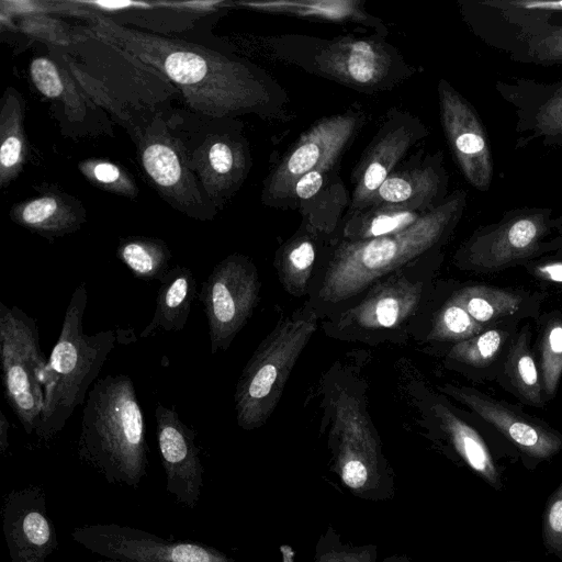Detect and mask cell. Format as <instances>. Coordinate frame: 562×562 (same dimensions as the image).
<instances>
[{"label":"cell","mask_w":562,"mask_h":562,"mask_svg":"<svg viewBox=\"0 0 562 562\" xmlns=\"http://www.w3.org/2000/svg\"><path fill=\"white\" fill-rule=\"evenodd\" d=\"M562 225L551 207L510 209L497 220L477 227L457 249L454 265L474 273H495L521 267L548 254L547 241Z\"/></svg>","instance_id":"cell-6"},{"label":"cell","mask_w":562,"mask_h":562,"mask_svg":"<svg viewBox=\"0 0 562 562\" xmlns=\"http://www.w3.org/2000/svg\"><path fill=\"white\" fill-rule=\"evenodd\" d=\"M499 97L515 113V148L538 143L546 147L562 146V78L539 81L512 77L495 81Z\"/></svg>","instance_id":"cell-17"},{"label":"cell","mask_w":562,"mask_h":562,"mask_svg":"<svg viewBox=\"0 0 562 562\" xmlns=\"http://www.w3.org/2000/svg\"><path fill=\"white\" fill-rule=\"evenodd\" d=\"M331 437L333 470L342 484L362 499H391L392 469L364 408L355 396L341 393L337 398Z\"/></svg>","instance_id":"cell-7"},{"label":"cell","mask_w":562,"mask_h":562,"mask_svg":"<svg viewBox=\"0 0 562 562\" xmlns=\"http://www.w3.org/2000/svg\"><path fill=\"white\" fill-rule=\"evenodd\" d=\"M485 328L449 295L437 311L427 339L451 346Z\"/></svg>","instance_id":"cell-38"},{"label":"cell","mask_w":562,"mask_h":562,"mask_svg":"<svg viewBox=\"0 0 562 562\" xmlns=\"http://www.w3.org/2000/svg\"><path fill=\"white\" fill-rule=\"evenodd\" d=\"M549 292L505 288L482 282L457 286L450 296L477 323L492 327L504 323L537 319Z\"/></svg>","instance_id":"cell-22"},{"label":"cell","mask_w":562,"mask_h":562,"mask_svg":"<svg viewBox=\"0 0 562 562\" xmlns=\"http://www.w3.org/2000/svg\"><path fill=\"white\" fill-rule=\"evenodd\" d=\"M316 328L315 311L304 308L280 323L255 350L234 394L236 419L241 429H257L271 416L296 360Z\"/></svg>","instance_id":"cell-5"},{"label":"cell","mask_w":562,"mask_h":562,"mask_svg":"<svg viewBox=\"0 0 562 562\" xmlns=\"http://www.w3.org/2000/svg\"><path fill=\"white\" fill-rule=\"evenodd\" d=\"M95 562H121V561H115V560H109V559H100Z\"/></svg>","instance_id":"cell-48"},{"label":"cell","mask_w":562,"mask_h":562,"mask_svg":"<svg viewBox=\"0 0 562 562\" xmlns=\"http://www.w3.org/2000/svg\"><path fill=\"white\" fill-rule=\"evenodd\" d=\"M78 168L91 184L102 190L127 198H134L138 193L133 177L114 162L90 158L79 162Z\"/></svg>","instance_id":"cell-39"},{"label":"cell","mask_w":562,"mask_h":562,"mask_svg":"<svg viewBox=\"0 0 562 562\" xmlns=\"http://www.w3.org/2000/svg\"><path fill=\"white\" fill-rule=\"evenodd\" d=\"M427 134L426 126L411 113L397 110L387 113L352 173L353 190L347 215L369 206L380 186Z\"/></svg>","instance_id":"cell-16"},{"label":"cell","mask_w":562,"mask_h":562,"mask_svg":"<svg viewBox=\"0 0 562 562\" xmlns=\"http://www.w3.org/2000/svg\"><path fill=\"white\" fill-rule=\"evenodd\" d=\"M70 68V72L74 75L76 80L83 87V89L89 92L93 98L98 97V103L104 108H106L109 111L113 112L117 116H120L124 122L132 125L133 123L130 122V117L125 111H122V108L117 104L116 101H113L111 97L105 92H103L99 87L100 85L89 75L83 72L79 67L75 66L72 63L67 61Z\"/></svg>","instance_id":"cell-44"},{"label":"cell","mask_w":562,"mask_h":562,"mask_svg":"<svg viewBox=\"0 0 562 562\" xmlns=\"http://www.w3.org/2000/svg\"><path fill=\"white\" fill-rule=\"evenodd\" d=\"M439 390L468 407L530 460H549L562 450V432L517 405L465 385L446 383Z\"/></svg>","instance_id":"cell-13"},{"label":"cell","mask_w":562,"mask_h":562,"mask_svg":"<svg viewBox=\"0 0 562 562\" xmlns=\"http://www.w3.org/2000/svg\"><path fill=\"white\" fill-rule=\"evenodd\" d=\"M313 68L355 89L382 90L408 74L393 48L373 37H345L315 49Z\"/></svg>","instance_id":"cell-14"},{"label":"cell","mask_w":562,"mask_h":562,"mask_svg":"<svg viewBox=\"0 0 562 562\" xmlns=\"http://www.w3.org/2000/svg\"><path fill=\"white\" fill-rule=\"evenodd\" d=\"M443 134L462 176L474 189L486 192L494 178V161L485 126L474 105L449 81L438 82Z\"/></svg>","instance_id":"cell-15"},{"label":"cell","mask_w":562,"mask_h":562,"mask_svg":"<svg viewBox=\"0 0 562 562\" xmlns=\"http://www.w3.org/2000/svg\"><path fill=\"white\" fill-rule=\"evenodd\" d=\"M116 256L135 278L144 281L160 282L170 270L171 251L161 239L144 236L121 238Z\"/></svg>","instance_id":"cell-34"},{"label":"cell","mask_w":562,"mask_h":562,"mask_svg":"<svg viewBox=\"0 0 562 562\" xmlns=\"http://www.w3.org/2000/svg\"><path fill=\"white\" fill-rule=\"evenodd\" d=\"M156 438L166 476V491L182 506L196 507L203 487L204 467L196 432L173 407L156 404Z\"/></svg>","instance_id":"cell-19"},{"label":"cell","mask_w":562,"mask_h":562,"mask_svg":"<svg viewBox=\"0 0 562 562\" xmlns=\"http://www.w3.org/2000/svg\"><path fill=\"white\" fill-rule=\"evenodd\" d=\"M537 361L547 401L555 397L562 378V311L541 312L535 319Z\"/></svg>","instance_id":"cell-30"},{"label":"cell","mask_w":562,"mask_h":562,"mask_svg":"<svg viewBox=\"0 0 562 562\" xmlns=\"http://www.w3.org/2000/svg\"><path fill=\"white\" fill-rule=\"evenodd\" d=\"M531 338V326L526 323L519 327L505 355L496 383L524 405L544 408L548 401Z\"/></svg>","instance_id":"cell-27"},{"label":"cell","mask_w":562,"mask_h":562,"mask_svg":"<svg viewBox=\"0 0 562 562\" xmlns=\"http://www.w3.org/2000/svg\"><path fill=\"white\" fill-rule=\"evenodd\" d=\"M88 305L85 282L74 290L65 312L60 334L52 349L44 374V407L34 435L41 441L55 438L75 409L86 402L89 389L115 347L116 333H83Z\"/></svg>","instance_id":"cell-4"},{"label":"cell","mask_w":562,"mask_h":562,"mask_svg":"<svg viewBox=\"0 0 562 562\" xmlns=\"http://www.w3.org/2000/svg\"><path fill=\"white\" fill-rule=\"evenodd\" d=\"M374 544L353 546L342 542L339 533L328 526L316 543L311 562H376Z\"/></svg>","instance_id":"cell-40"},{"label":"cell","mask_w":562,"mask_h":562,"mask_svg":"<svg viewBox=\"0 0 562 562\" xmlns=\"http://www.w3.org/2000/svg\"><path fill=\"white\" fill-rule=\"evenodd\" d=\"M0 362L4 396L27 435H34L44 407L47 359L40 349L36 319L0 302Z\"/></svg>","instance_id":"cell-8"},{"label":"cell","mask_w":562,"mask_h":562,"mask_svg":"<svg viewBox=\"0 0 562 562\" xmlns=\"http://www.w3.org/2000/svg\"><path fill=\"white\" fill-rule=\"evenodd\" d=\"M519 324L514 322L487 327L451 345L446 352L447 366L475 383L496 382Z\"/></svg>","instance_id":"cell-24"},{"label":"cell","mask_w":562,"mask_h":562,"mask_svg":"<svg viewBox=\"0 0 562 562\" xmlns=\"http://www.w3.org/2000/svg\"><path fill=\"white\" fill-rule=\"evenodd\" d=\"M10 216L18 225L50 241L78 231L86 221L80 203L60 193H44L16 203Z\"/></svg>","instance_id":"cell-26"},{"label":"cell","mask_w":562,"mask_h":562,"mask_svg":"<svg viewBox=\"0 0 562 562\" xmlns=\"http://www.w3.org/2000/svg\"><path fill=\"white\" fill-rule=\"evenodd\" d=\"M548 254L557 252L562 255V225L555 234L547 241Z\"/></svg>","instance_id":"cell-47"},{"label":"cell","mask_w":562,"mask_h":562,"mask_svg":"<svg viewBox=\"0 0 562 562\" xmlns=\"http://www.w3.org/2000/svg\"><path fill=\"white\" fill-rule=\"evenodd\" d=\"M510 60L539 66L562 65V24L552 26L548 32L531 40Z\"/></svg>","instance_id":"cell-41"},{"label":"cell","mask_w":562,"mask_h":562,"mask_svg":"<svg viewBox=\"0 0 562 562\" xmlns=\"http://www.w3.org/2000/svg\"><path fill=\"white\" fill-rule=\"evenodd\" d=\"M448 181L442 151L423 158L416 154L385 179L368 207L393 206L426 214L449 195Z\"/></svg>","instance_id":"cell-21"},{"label":"cell","mask_w":562,"mask_h":562,"mask_svg":"<svg viewBox=\"0 0 562 562\" xmlns=\"http://www.w3.org/2000/svg\"><path fill=\"white\" fill-rule=\"evenodd\" d=\"M432 408L439 428L457 456L492 487L499 490L501 473L474 419L463 417L446 401H437Z\"/></svg>","instance_id":"cell-25"},{"label":"cell","mask_w":562,"mask_h":562,"mask_svg":"<svg viewBox=\"0 0 562 562\" xmlns=\"http://www.w3.org/2000/svg\"><path fill=\"white\" fill-rule=\"evenodd\" d=\"M24 106L20 94L8 88L0 112V186H9L23 169L27 158Z\"/></svg>","instance_id":"cell-29"},{"label":"cell","mask_w":562,"mask_h":562,"mask_svg":"<svg viewBox=\"0 0 562 562\" xmlns=\"http://www.w3.org/2000/svg\"><path fill=\"white\" fill-rule=\"evenodd\" d=\"M467 203V191L457 189L400 233L366 240L341 239L323 274L321 300L326 303L348 300L409 261L439 250L453 234Z\"/></svg>","instance_id":"cell-2"},{"label":"cell","mask_w":562,"mask_h":562,"mask_svg":"<svg viewBox=\"0 0 562 562\" xmlns=\"http://www.w3.org/2000/svg\"><path fill=\"white\" fill-rule=\"evenodd\" d=\"M260 280L252 261L233 254L220 261L198 295L207 325L211 353L225 351L243 329L259 301Z\"/></svg>","instance_id":"cell-10"},{"label":"cell","mask_w":562,"mask_h":562,"mask_svg":"<svg viewBox=\"0 0 562 562\" xmlns=\"http://www.w3.org/2000/svg\"><path fill=\"white\" fill-rule=\"evenodd\" d=\"M247 7L272 12H284L303 18L328 21H357L375 25L373 18L363 11L358 1H277L244 3Z\"/></svg>","instance_id":"cell-35"},{"label":"cell","mask_w":562,"mask_h":562,"mask_svg":"<svg viewBox=\"0 0 562 562\" xmlns=\"http://www.w3.org/2000/svg\"><path fill=\"white\" fill-rule=\"evenodd\" d=\"M198 295L192 270L181 265L170 268L160 281L154 316L140 333V338L146 339L161 331L182 330Z\"/></svg>","instance_id":"cell-28"},{"label":"cell","mask_w":562,"mask_h":562,"mask_svg":"<svg viewBox=\"0 0 562 562\" xmlns=\"http://www.w3.org/2000/svg\"><path fill=\"white\" fill-rule=\"evenodd\" d=\"M5 4L8 12L20 15L18 27L26 35L57 46H69L77 42L70 25L47 14L44 3L11 1Z\"/></svg>","instance_id":"cell-36"},{"label":"cell","mask_w":562,"mask_h":562,"mask_svg":"<svg viewBox=\"0 0 562 562\" xmlns=\"http://www.w3.org/2000/svg\"><path fill=\"white\" fill-rule=\"evenodd\" d=\"M542 539L547 551L562 560V481L547 501Z\"/></svg>","instance_id":"cell-42"},{"label":"cell","mask_w":562,"mask_h":562,"mask_svg":"<svg viewBox=\"0 0 562 562\" xmlns=\"http://www.w3.org/2000/svg\"><path fill=\"white\" fill-rule=\"evenodd\" d=\"M71 538L93 554L121 562H237L206 543L168 540L119 524L79 526L72 529Z\"/></svg>","instance_id":"cell-12"},{"label":"cell","mask_w":562,"mask_h":562,"mask_svg":"<svg viewBox=\"0 0 562 562\" xmlns=\"http://www.w3.org/2000/svg\"><path fill=\"white\" fill-rule=\"evenodd\" d=\"M83 14L89 20L86 34L159 70L199 114L222 119L258 113L270 104L265 81L238 60L195 43L126 27L100 13Z\"/></svg>","instance_id":"cell-1"},{"label":"cell","mask_w":562,"mask_h":562,"mask_svg":"<svg viewBox=\"0 0 562 562\" xmlns=\"http://www.w3.org/2000/svg\"><path fill=\"white\" fill-rule=\"evenodd\" d=\"M331 176L314 198L297 205L306 220V227L316 235L331 233L339 213L348 204L342 182L338 177L330 181Z\"/></svg>","instance_id":"cell-37"},{"label":"cell","mask_w":562,"mask_h":562,"mask_svg":"<svg viewBox=\"0 0 562 562\" xmlns=\"http://www.w3.org/2000/svg\"><path fill=\"white\" fill-rule=\"evenodd\" d=\"M423 284L404 276L378 283L359 304L346 310L337 321L339 329H385L398 326L416 312Z\"/></svg>","instance_id":"cell-23"},{"label":"cell","mask_w":562,"mask_h":562,"mask_svg":"<svg viewBox=\"0 0 562 562\" xmlns=\"http://www.w3.org/2000/svg\"><path fill=\"white\" fill-rule=\"evenodd\" d=\"M138 135L143 169L159 194L192 218H213L217 210L204 195L190 168L186 146L170 133L167 124L155 117Z\"/></svg>","instance_id":"cell-11"},{"label":"cell","mask_w":562,"mask_h":562,"mask_svg":"<svg viewBox=\"0 0 562 562\" xmlns=\"http://www.w3.org/2000/svg\"><path fill=\"white\" fill-rule=\"evenodd\" d=\"M542 288L562 293V255L552 252L535 258L521 266Z\"/></svg>","instance_id":"cell-43"},{"label":"cell","mask_w":562,"mask_h":562,"mask_svg":"<svg viewBox=\"0 0 562 562\" xmlns=\"http://www.w3.org/2000/svg\"><path fill=\"white\" fill-rule=\"evenodd\" d=\"M9 429L10 423L4 413L0 411V452L5 453L9 448Z\"/></svg>","instance_id":"cell-46"},{"label":"cell","mask_w":562,"mask_h":562,"mask_svg":"<svg viewBox=\"0 0 562 562\" xmlns=\"http://www.w3.org/2000/svg\"><path fill=\"white\" fill-rule=\"evenodd\" d=\"M312 231L296 235L285 243L276 258L279 279L292 295L300 296L306 292L316 261V244Z\"/></svg>","instance_id":"cell-33"},{"label":"cell","mask_w":562,"mask_h":562,"mask_svg":"<svg viewBox=\"0 0 562 562\" xmlns=\"http://www.w3.org/2000/svg\"><path fill=\"white\" fill-rule=\"evenodd\" d=\"M187 156L204 195L216 210L237 191L249 169L244 140L228 132L206 134L194 149H187Z\"/></svg>","instance_id":"cell-20"},{"label":"cell","mask_w":562,"mask_h":562,"mask_svg":"<svg viewBox=\"0 0 562 562\" xmlns=\"http://www.w3.org/2000/svg\"><path fill=\"white\" fill-rule=\"evenodd\" d=\"M425 214L393 206H371L347 215L342 226L345 240H366L400 233Z\"/></svg>","instance_id":"cell-32"},{"label":"cell","mask_w":562,"mask_h":562,"mask_svg":"<svg viewBox=\"0 0 562 562\" xmlns=\"http://www.w3.org/2000/svg\"><path fill=\"white\" fill-rule=\"evenodd\" d=\"M507 562H519V561H507Z\"/></svg>","instance_id":"cell-50"},{"label":"cell","mask_w":562,"mask_h":562,"mask_svg":"<svg viewBox=\"0 0 562 562\" xmlns=\"http://www.w3.org/2000/svg\"><path fill=\"white\" fill-rule=\"evenodd\" d=\"M383 562H398V561H396L394 559H384Z\"/></svg>","instance_id":"cell-49"},{"label":"cell","mask_w":562,"mask_h":562,"mask_svg":"<svg viewBox=\"0 0 562 562\" xmlns=\"http://www.w3.org/2000/svg\"><path fill=\"white\" fill-rule=\"evenodd\" d=\"M1 519L11 562H46L56 550V528L41 486L10 491L2 502Z\"/></svg>","instance_id":"cell-18"},{"label":"cell","mask_w":562,"mask_h":562,"mask_svg":"<svg viewBox=\"0 0 562 562\" xmlns=\"http://www.w3.org/2000/svg\"><path fill=\"white\" fill-rule=\"evenodd\" d=\"M69 72L47 57H36L30 64V77L37 91L60 101L70 120L81 121L87 114V102Z\"/></svg>","instance_id":"cell-31"},{"label":"cell","mask_w":562,"mask_h":562,"mask_svg":"<svg viewBox=\"0 0 562 562\" xmlns=\"http://www.w3.org/2000/svg\"><path fill=\"white\" fill-rule=\"evenodd\" d=\"M363 113L345 112L315 123L297 139L268 176L262 201L268 205L291 204L293 188L305 173L330 172L363 123Z\"/></svg>","instance_id":"cell-9"},{"label":"cell","mask_w":562,"mask_h":562,"mask_svg":"<svg viewBox=\"0 0 562 562\" xmlns=\"http://www.w3.org/2000/svg\"><path fill=\"white\" fill-rule=\"evenodd\" d=\"M333 173V171L326 172L318 169L305 173L296 181L293 188L291 204L297 206L314 198L323 189Z\"/></svg>","instance_id":"cell-45"},{"label":"cell","mask_w":562,"mask_h":562,"mask_svg":"<svg viewBox=\"0 0 562 562\" xmlns=\"http://www.w3.org/2000/svg\"><path fill=\"white\" fill-rule=\"evenodd\" d=\"M145 434L133 380L125 374L98 379L82 408L77 441L81 462L111 484L137 487L147 474Z\"/></svg>","instance_id":"cell-3"}]
</instances>
